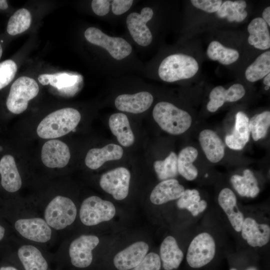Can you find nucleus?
<instances>
[{
  "label": "nucleus",
  "mask_w": 270,
  "mask_h": 270,
  "mask_svg": "<svg viewBox=\"0 0 270 270\" xmlns=\"http://www.w3.org/2000/svg\"><path fill=\"white\" fill-rule=\"evenodd\" d=\"M123 153L122 148L114 144H110L102 148H92L86 154L85 164L90 169L96 170L107 161L120 159Z\"/></svg>",
  "instance_id": "nucleus-20"
},
{
  "label": "nucleus",
  "mask_w": 270,
  "mask_h": 270,
  "mask_svg": "<svg viewBox=\"0 0 270 270\" xmlns=\"http://www.w3.org/2000/svg\"><path fill=\"white\" fill-rule=\"evenodd\" d=\"M240 232L243 239L252 247H262L270 241V226L258 223L252 218H244Z\"/></svg>",
  "instance_id": "nucleus-14"
},
{
  "label": "nucleus",
  "mask_w": 270,
  "mask_h": 270,
  "mask_svg": "<svg viewBox=\"0 0 270 270\" xmlns=\"http://www.w3.org/2000/svg\"><path fill=\"white\" fill-rule=\"evenodd\" d=\"M262 18L266 22L268 26H270V6L266 7L263 11Z\"/></svg>",
  "instance_id": "nucleus-44"
},
{
  "label": "nucleus",
  "mask_w": 270,
  "mask_h": 270,
  "mask_svg": "<svg viewBox=\"0 0 270 270\" xmlns=\"http://www.w3.org/2000/svg\"><path fill=\"white\" fill-rule=\"evenodd\" d=\"M38 82L42 85L50 84L52 86L65 92H74L72 88L78 80V76L66 72H59L54 74H44L38 76Z\"/></svg>",
  "instance_id": "nucleus-31"
},
{
  "label": "nucleus",
  "mask_w": 270,
  "mask_h": 270,
  "mask_svg": "<svg viewBox=\"0 0 270 270\" xmlns=\"http://www.w3.org/2000/svg\"><path fill=\"white\" fill-rule=\"evenodd\" d=\"M154 98L147 92H140L134 94L119 95L115 100L114 104L120 110L132 114H140L146 110L151 106Z\"/></svg>",
  "instance_id": "nucleus-16"
},
{
  "label": "nucleus",
  "mask_w": 270,
  "mask_h": 270,
  "mask_svg": "<svg viewBox=\"0 0 270 270\" xmlns=\"http://www.w3.org/2000/svg\"><path fill=\"white\" fill-rule=\"evenodd\" d=\"M116 208L112 202L96 196H90L82 202L79 216L81 222L86 226H93L112 219Z\"/></svg>",
  "instance_id": "nucleus-6"
},
{
  "label": "nucleus",
  "mask_w": 270,
  "mask_h": 270,
  "mask_svg": "<svg viewBox=\"0 0 270 270\" xmlns=\"http://www.w3.org/2000/svg\"><path fill=\"white\" fill-rule=\"evenodd\" d=\"M81 119L80 112L72 108H64L46 116L36 128L38 136L53 139L64 136L76 128Z\"/></svg>",
  "instance_id": "nucleus-1"
},
{
  "label": "nucleus",
  "mask_w": 270,
  "mask_h": 270,
  "mask_svg": "<svg viewBox=\"0 0 270 270\" xmlns=\"http://www.w3.org/2000/svg\"><path fill=\"white\" fill-rule=\"evenodd\" d=\"M190 2L194 7L209 13L216 12L222 3L220 0H192Z\"/></svg>",
  "instance_id": "nucleus-40"
},
{
  "label": "nucleus",
  "mask_w": 270,
  "mask_h": 270,
  "mask_svg": "<svg viewBox=\"0 0 270 270\" xmlns=\"http://www.w3.org/2000/svg\"><path fill=\"white\" fill-rule=\"evenodd\" d=\"M84 37L90 43L105 48L114 58L121 60L130 54V44L122 38L110 36L94 27L88 28Z\"/></svg>",
  "instance_id": "nucleus-9"
},
{
  "label": "nucleus",
  "mask_w": 270,
  "mask_h": 270,
  "mask_svg": "<svg viewBox=\"0 0 270 270\" xmlns=\"http://www.w3.org/2000/svg\"><path fill=\"white\" fill-rule=\"evenodd\" d=\"M250 35L248 42L254 48L264 50L270 47V34L268 26L262 18H254L248 26Z\"/></svg>",
  "instance_id": "nucleus-27"
},
{
  "label": "nucleus",
  "mask_w": 270,
  "mask_h": 270,
  "mask_svg": "<svg viewBox=\"0 0 270 270\" xmlns=\"http://www.w3.org/2000/svg\"><path fill=\"white\" fill-rule=\"evenodd\" d=\"M0 270H18L14 266L10 265L2 266Z\"/></svg>",
  "instance_id": "nucleus-45"
},
{
  "label": "nucleus",
  "mask_w": 270,
  "mask_h": 270,
  "mask_svg": "<svg viewBox=\"0 0 270 270\" xmlns=\"http://www.w3.org/2000/svg\"><path fill=\"white\" fill-rule=\"evenodd\" d=\"M250 132L248 118L244 112H238L232 134L226 136V144L231 149L240 150L248 142Z\"/></svg>",
  "instance_id": "nucleus-23"
},
{
  "label": "nucleus",
  "mask_w": 270,
  "mask_h": 270,
  "mask_svg": "<svg viewBox=\"0 0 270 270\" xmlns=\"http://www.w3.org/2000/svg\"><path fill=\"white\" fill-rule=\"evenodd\" d=\"M184 190V186L174 178L164 180L154 188L150 200L154 204H162L178 199Z\"/></svg>",
  "instance_id": "nucleus-21"
},
{
  "label": "nucleus",
  "mask_w": 270,
  "mask_h": 270,
  "mask_svg": "<svg viewBox=\"0 0 270 270\" xmlns=\"http://www.w3.org/2000/svg\"><path fill=\"white\" fill-rule=\"evenodd\" d=\"M244 86L235 84L228 89L218 86L214 88L209 96L210 101L206 105L207 110L212 112H216L225 102H234L242 98L245 94Z\"/></svg>",
  "instance_id": "nucleus-17"
},
{
  "label": "nucleus",
  "mask_w": 270,
  "mask_h": 270,
  "mask_svg": "<svg viewBox=\"0 0 270 270\" xmlns=\"http://www.w3.org/2000/svg\"><path fill=\"white\" fill-rule=\"evenodd\" d=\"M270 126V112L264 111L254 116L249 120L250 132L254 140L264 138Z\"/></svg>",
  "instance_id": "nucleus-37"
},
{
  "label": "nucleus",
  "mask_w": 270,
  "mask_h": 270,
  "mask_svg": "<svg viewBox=\"0 0 270 270\" xmlns=\"http://www.w3.org/2000/svg\"><path fill=\"white\" fill-rule=\"evenodd\" d=\"M18 256L25 270H47L48 264L41 251L36 246L25 244L17 250Z\"/></svg>",
  "instance_id": "nucleus-25"
},
{
  "label": "nucleus",
  "mask_w": 270,
  "mask_h": 270,
  "mask_svg": "<svg viewBox=\"0 0 270 270\" xmlns=\"http://www.w3.org/2000/svg\"><path fill=\"white\" fill-rule=\"evenodd\" d=\"M198 155L196 148L188 146L182 149L178 156V172L188 180H193L198 176V170L193 164Z\"/></svg>",
  "instance_id": "nucleus-29"
},
{
  "label": "nucleus",
  "mask_w": 270,
  "mask_h": 270,
  "mask_svg": "<svg viewBox=\"0 0 270 270\" xmlns=\"http://www.w3.org/2000/svg\"><path fill=\"white\" fill-rule=\"evenodd\" d=\"M0 184L7 192L14 193L21 188L22 180L14 158L4 156L0 160Z\"/></svg>",
  "instance_id": "nucleus-18"
},
{
  "label": "nucleus",
  "mask_w": 270,
  "mask_h": 270,
  "mask_svg": "<svg viewBox=\"0 0 270 270\" xmlns=\"http://www.w3.org/2000/svg\"><path fill=\"white\" fill-rule=\"evenodd\" d=\"M180 209H186L196 216L206 209L208 204L204 200H201L198 191L196 189L184 190L176 202Z\"/></svg>",
  "instance_id": "nucleus-30"
},
{
  "label": "nucleus",
  "mask_w": 270,
  "mask_h": 270,
  "mask_svg": "<svg viewBox=\"0 0 270 270\" xmlns=\"http://www.w3.org/2000/svg\"><path fill=\"white\" fill-rule=\"evenodd\" d=\"M8 4L6 0H0V9L6 10L8 8Z\"/></svg>",
  "instance_id": "nucleus-46"
},
{
  "label": "nucleus",
  "mask_w": 270,
  "mask_h": 270,
  "mask_svg": "<svg viewBox=\"0 0 270 270\" xmlns=\"http://www.w3.org/2000/svg\"><path fill=\"white\" fill-rule=\"evenodd\" d=\"M216 244L212 236L207 232H200L191 241L186 253V261L192 268H200L214 258Z\"/></svg>",
  "instance_id": "nucleus-8"
},
{
  "label": "nucleus",
  "mask_w": 270,
  "mask_h": 270,
  "mask_svg": "<svg viewBox=\"0 0 270 270\" xmlns=\"http://www.w3.org/2000/svg\"><path fill=\"white\" fill-rule=\"evenodd\" d=\"M70 158L68 146L60 140H50L42 147L41 159L44 164L48 168H64L68 164Z\"/></svg>",
  "instance_id": "nucleus-13"
},
{
  "label": "nucleus",
  "mask_w": 270,
  "mask_h": 270,
  "mask_svg": "<svg viewBox=\"0 0 270 270\" xmlns=\"http://www.w3.org/2000/svg\"><path fill=\"white\" fill-rule=\"evenodd\" d=\"M130 174L124 167H118L102 174L100 184L106 192L116 200L124 199L129 190Z\"/></svg>",
  "instance_id": "nucleus-10"
},
{
  "label": "nucleus",
  "mask_w": 270,
  "mask_h": 270,
  "mask_svg": "<svg viewBox=\"0 0 270 270\" xmlns=\"http://www.w3.org/2000/svg\"><path fill=\"white\" fill-rule=\"evenodd\" d=\"M14 230L22 238L30 241L46 244L50 241L52 229L44 218L38 216L13 218Z\"/></svg>",
  "instance_id": "nucleus-7"
},
{
  "label": "nucleus",
  "mask_w": 270,
  "mask_h": 270,
  "mask_svg": "<svg viewBox=\"0 0 270 270\" xmlns=\"http://www.w3.org/2000/svg\"><path fill=\"white\" fill-rule=\"evenodd\" d=\"M198 140L206 158L210 162H218L223 158L225 146L216 132L204 130L200 133Z\"/></svg>",
  "instance_id": "nucleus-22"
},
{
  "label": "nucleus",
  "mask_w": 270,
  "mask_h": 270,
  "mask_svg": "<svg viewBox=\"0 0 270 270\" xmlns=\"http://www.w3.org/2000/svg\"><path fill=\"white\" fill-rule=\"evenodd\" d=\"M31 22L30 12L24 8H20L10 18L7 24V32L11 36L20 34L29 28Z\"/></svg>",
  "instance_id": "nucleus-35"
},
{
  "label": "nucleus",
  "mask_w": 270,
  "mask_h": 270,
  "mask_svg": "<svg viewBox=\"0 0 270 270\" xmlns=\"http://www.w3.org/2000/svg\"><path fill=\"white\" fill-rule=\"evenodd\" d=\"M110 0H93L91 6L93 12L98 16L106 15L110 10Z\"/></svg>",
  "instance_id": "nucleus-41"
},
{
  "label": "nucleus",
  "mask_w": 270,
  "mask_h": 270,
  "mask_svg": "<svg viewBox=\"0 0 270 270\" xmlns=\"http://www.w3.org/2000/svg\"><path fill=\"white\" fill-rule=\"evenodd\" d=\"M148 250V244L142 241L136 242L118 252L114 264L118 270H129L139 264Z\"/></svg>",
  "instance_id": "nucleus-15"
},
{
  "label": "nucleus",
  "mask_w": 270,
  "mask_h": 270,
  "mask_svg": "<svg viewBox=\"0 0 270 270\" xmlns=\"http://www.w3.org/2000/svg\"><path fill=\"white\" fill-rule=\"evenodd\" d=\"M270 72V51L260 55L246 69L245 76L248 80L255 82L266 76Z\"/></svg>",
  "instance_id": "nucleus-34"
},
{
  "label": "nucleus",
  "mask_w": 270,
  "mask_h": 270,
  "mask_svg": "<svg viewBox=\"0 0 270 270\" xmlns=\"http://www.w3.org/2000/svg\"><path fill=\"white\" fill-rule=\"evenodd\" d=\"M230 270H237L234 268H232ZM246 270H258V268L254 266H250L247 268Z\"/></svg>",
  "instance_id": "nucleus-48"
},
{
  "label": "nucleus",
  "mask_w": 270,
  "mask_h": 270,
  "mask_svg": "<svg viewBox=\"0 0 270 270\" xmlns=\"http://www.w3.org/2000/svg\"><path fill=\"white\" fill-rule=\"evenodd\" d=\"M264 84L268 86H270V74H268L264 77Z\"/></svg>",
  "instance_id": "nucleus-47"
},
{
  "label": "nucleus",
  "mask_w": 270,
  "mask_h": 270,
  "mask_svg": "<svg viewBox=\"0 0 270 270\" xmlns=\"http://www.w3.org/2000/svg\"><path fill=\"white\" fill-rule=\"evenodd\" d=\"M206 54L210 59L217 60L224 65H228L234 62L240 56L239 52L237 50L226 47L216 40L212 41L209 44Z\"/></svg>",
  "instance_id": "nucleus-33"
},
{
  "label": "nucleus",
  "mask_w": 270,
  "mask_h": 270,
  "mask_svg": "<svg viewBox=\"0 0 270 270\" xmlns=\"http://www.w3.org/2000/svg\"><path fill=\"white\" fill-rule=\"evenodd\" d=\"M100 242L94 235H82L74 240L68 247V254L72 264L79 268L88 266L92 262V251Z\"/></svg>",
  "instance_id": "nucleus-11"
},
{
  "label": "nucleus",
  "mask_w": 270,
  "mask_h": 270,
  "mask_svg": "<svg viewBox=\"0 0 270 270\" xmlns=\"http://www.w3.org/2000/svg\"><path fill=\"white\" fill-rule=\"evenodd\" d=\"M152 116L162 130L172 135L183 134L190 128L192 122V116L188 112L166 102L156 104Z\"/></svg>",
  "instance_id": "nucleus-2"
},
{
  "label": "nucleus",
  "mask_w": 270,
  "mask_h": 270,
  "mask_svg": "<svg viewBox=\"0 0 270 270\" xmlns=\"http://www.w3.org/2000/svg\"><path fill=\"white\" fill-rule=\"evenodd\" d=\"M76 216L74 202L67 196L58 195L46 206L43 218L52 230H62L73 224Z\"/></svg>",
  "instance_id": "nucleus-4"
},
{
  "label": "nucleus",
  "mask_w": 270,
  "mask_h": 270,
  "mask_svg": "<svg viewBox=\"0 0 270 270\" xmlns=\"http://www.w3.org/2000/svg\"><path fill=\"white\" fill-rule=\"evenodd\" d=\"M133 2L132 0H114L112 1V10L116 15H120L128 11Z\"/></svg>",
  "instance_id": "nucleus-42"
},
{
  "label": "nucleus",
  "mask_w": 270,
  "mask_h": 270,
  "mask_svg": "<svg viewBox=\"0 0 270 270\" xmlns=\"http://www.w3.org/2000/svg\"><path fill=\"white\" fill-rule=\"evenodd\" d=\"M246 7L244 0H226L222 3L216 14L218 18H226L229 22H241L248 15L244 10Z\"/></svg>",
  "instance_id": "nucleus-32"
},
{
  "label": "nucleus",
  "mask_w": 270,
  "mask_h": 270,
  "mask_svg": "<svg viewBox=\"0 0 270 270\" xmlns=\"http://www.w3.org/2000/svg\"><path fill=\"white\" fill-rule=\"evenodd\" d=\"M218 202L234 229L240 232L244 218L238 206L236 197L234 192L228 188L222 190L218 196Z\"/></svg>",
  "instance_id": "nucleus-19"
},
{
  "label": "nucleus",
  "mask_w": 270,
  "mask_h": 270,
  "mask_svg": "<svg viewBox=\"0 0 270 270\" xmlns=\"http://www.w3.org/2000/svg\"><path fill=\"white\" fill-rule=\"evenodd\" d=\"M10 238V229L0 214V248H6Z\"/></svg>",
  "instance_id": "nucleus-43"
},
{
  "label": "nucleus",
  "mask_w": 270,
  "mask_h": 270,
  "mask_svg": "<svg viewBox=\"0 0 270 270\" xmlns=\"http://www.w3.org/2000/svg\"><path fill=\"white\" fill-rule=\"evenodd\" d=\"M108 124L112 134L116 137L122 146L128 147L134 144V134L125 114L116 113L112 114L108 120Z\"/></svg>",
  "instance_id": "nucleus-26"
},
{
  "label": "nucleus",
  "mask_w": 270,
  "mask_h": 270,
  "mask_svg": "<svg viewBox=\"0 0 270 270\" xmlns=\"http://www.w3.org/2000/svg\"><path fill=\"white\" fill-rule=\"evenodd\" d=\"M269 88H270V86H266L264 87V89H265L266 90H268L269 89Z\"/></svg>",
  "instance_id": "nucleus-50"
},
{
  "label": "nucleus",
  "mask_w": 270,
  "mask_h": 270,
  "mask_svg": "<svg viewBox=\"0 0 270 270\" xmlns=\"http://www.w3.org/2000/svg\"><path fill=\"white\" fill-rule=\"evenodd\" d=\"M2 46L0 44V59L1 58V56H2Z\"/></svg>",
  "instance_id": "nucleus-49"
},
{
  "label": "nucleus",
  "mask_w": 270,
  "mask_h": 270,
  "mask_svg": "<svg viewBox=\"0 0 270 270\" xmlns=\"http://www.w3.org/2000/svg\"><path fill=\"white\" fill-rule=\"evenodd\" d=\"M154 167L158 178L160 180L173 178L178 174V156L174 152L162 160H156Z\"/></svg>",
  "instance_id": "nucleus-36"
},
{
  "label": "nucleus",
  "mask_w": 270,
  "mask_h": 270,
  "mask_svg": "<svg viewBox=\"0 0 270 270\" xmlns=\"http://www.w3.org/2000/svg\"><path fill=\"white\" fill-rule=\"evenodd\" d=\"M199 66L193 57L182 54H173L166 57L160 63L158 76L166 82L188 79L198 72Z\"/></svg>",
  "instance_id": "nucleus-3"
},
{
  "label": "nucleus",
  "mask_w": 270,
  "mask_h": 270,
  "mask_svg": "<svg viewBox=\"0 0 270 270\" xmlns=\"http://www.w3.org/2000/svg\"><path fill=\"white\" fill-rule=\"evenodd\" d=\"M153 14L152 8L145 7L140 14L132 12L126 18L127 27L131 36L141 46H147L152 41V33L146 24L152 19Z\"/></svg>",
  "instance_id": "nucleus-12"
},
{
  "label": "nucleus",
  "mask_w": 270,
  "mask_h": 270,
  "mask_svg": "<svg viewBox=\"0 0 270 270\" xmlns=\"http://www.w3.org/2000/svg\"><path fill=\"white\" fill-rule=\"evenodd\" d=\"M17 70L16 63L12 60H6L0 62V90L13 80Z\"/></svg>",
  "instance_id": "nucleus-38"
},
{
  "label": "nucleus",
  "mask_w": 270,
  "mask_h": 270,
  "mask_svg": "<svg viewBox=\"0 0 270 270\" xmlns=\"http://www.w3.org/2000/svg\"><path fill=\"white\" fill-rule=\"evenodd\" d=\"M160 258L165 270H172L178 268L183 258L184 254L179 248L174 238L166 236L161 244Z\"/></svg>",
  "instance_id": "nucleus-24"
},
{
  "label": "nucleus",
  "mask_w": 270,
  "mask_h": 270,
  "mask_svg": "<svg viewBox=\"0 0 270 270\" xmlns=\"http://www.w3.org/2000/svg\"><path fill=\"white\" fill-rule=\"evenodd\" d=\"M39 86L32 78L22 76L12 84L6 101L8 110L12 114H20L25 111L28 102L37 96Z\"/></svg>",
  "instance_id": "nucleus-5"
},
{
  "label": "nucleus",
  "mask_w": 270,
  "mask_h": 270,
  "mask_svg": "<svg viewBox=\"0 0 270 270\" xmlns=\"http://www.w3.org/2000/svg\"><path fill=\"white\" fill-rule=\"evenodd\" d=\"M230 182L234 190L242 196L254 198L260 192L256 178L249 169L244 170L242 176H232Z\"/></svg>",
  "instance_id": "nucleus-28"
},
{
  "label": "nucleus",
  "mask_w": 270,
  "mask_h": 270,
  "mask_svg": "<svg viewBox=\"0 0 270 270\" xmlns=\"http://www.w3.org/2000/svg\"><path fill=\"white\" fill-rule=\"evenodd\" d=\"M161 260L156 253L151 252L147 254L142 262L132 270H160Z\"/></svg>",
  "instance_id": "nucleus-39"
}]
</instances>
